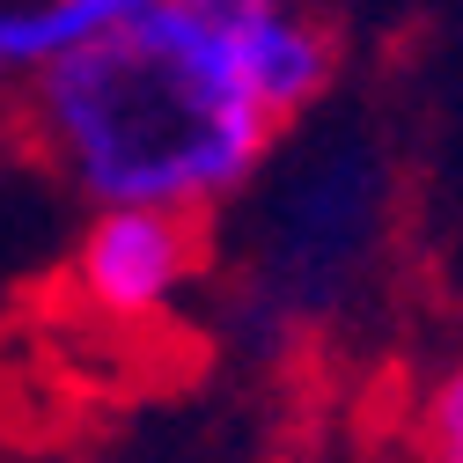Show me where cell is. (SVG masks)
Here are the masks:
<instances>
[{
	"label": "cell",
	"mask_w": 463,
	"mask_h": 463,
	"mask_svg": "<svg viewBox=\"0 0 463 463\" xmlns=\"http://www.w3.org/2000/svg\"><path fill=\"white\" fill-rule=\"evenodd\" d=\"M44 162L89 206L221 213L279 162V110L206 0H147L23 89Z\"/></svg>",
	"instance_id": "1"
},
{
	"label": "cell",
	"mask_w": 463,
	"mask_h": 463,
	"mask_svg": "<svg viewBox=\"0 0 463 463\" xmlns=\"http://www.w3.org/2000/svg\"><path fill=\"white\" fill-rule=\"evenodd\" d=\"M265 213L236 279V331L265 354L331 331L361 302L390 250L397 169L368 133H324L317 147L265 169Z\"/></svg>",
	"instance_id": "2"
},
{
	"label": "cell",
	"mask_w": 463,
	"mask_h": 463,
	"mask_svg": "<svg viewBox=\"0 0 463 463\" xmlns=\"http://www.w3.org/2000/svg\"><path fill=\"white\" fill-rule=\"evenodd\" d=\"M213 272L206 213L169 206H89V228L67 258V295L103 324H155L199 295Z\"/></svg>",
	"instance_id": "3"
},
{
	"label": "cell",
	"mask_w": 463,
	"mask_h": 463,
	"mask_svg": "<svg viewBox=\"0 0 463 463\" xmlns=\"http://www.w3.org/2000/svg\"><path fill=\"white\" fill-rule=\"evenodd\" d=\"M140 8L147 0H0V89H30L44 67Z\"/></svg>",
	"instance_id": "4"
},
{
	"label": "cell",
	"mask_w": 463,
	"mask_h": 463,
	"mask_svg": "<svg viewBox=\"0 0 463 463\" xmlns=\"http://www.w3.org/2000/svg\"><path fill=\"white\" fill-rule=\"evenodd\" d=\"M412 449L420 463H463V354H449L412 404Z\"/></svg>",
	"instance_id": "5"
}]
</instances>
